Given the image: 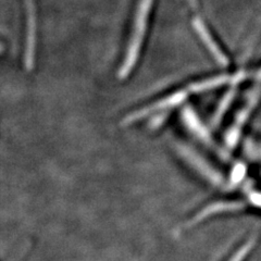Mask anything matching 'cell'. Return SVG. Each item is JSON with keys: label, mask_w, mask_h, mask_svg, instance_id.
<instances>
[{"label": "cell", "mask_w": 261, "mask_h": 261, "mask_svg": "<svg viewBox=\"0 0 261 261\" xmlns=\"http://www.w3.org/2000/svg\"><path fill=\"white\" fill-rule=\"evenodd\" d=\"M256 244V239L255 238H250L245 242L242 246L235 251V254L230 258L228 261H244L245 258L248 256L250 250L254 248Z\"/></svg>", "instance_id": "11"}, {"label": "cell", "mask_w": 261, "mask_h": 261, "mask_svg": "<svg viewBox=\"0 0 261 261\" xmlns=\"http://www.w3.org/2000/svg\"><path fill=\"white\" fill-rule=\"evenodd\" d=\"M238 89L239 85H230V88L227 89L226 93L220 99L218 107L214 112V116L211 118V125L214 127H217L221 124V122L225 117V113H227V111L232 107L235 97L238 95Z\"/></svg>", "instance_id": "9"}, {"label": "cell", "mask_w": 261, "mask_h": 261, "mask_svg": "<svg viewBox=\"0 0 261 261\" xmlns=\"http://www.w3.org/2000/svg\"><path fill=\"white\" fill-rule=\"evenodd\" d=\"M233 82V74L228 73H220V74L212 75L209 77L195 81L186 86L190 94H199L214 91L225 85H231Z\"/></svg>", "instance_id": "8"}, {"label": "cell", "mask_w": 261, "mask_h": 261, "mask_svg": "<svg viewBox=\"0 0 261 261\" xmlns=\"http://www.w3.org/2000/svg\"><path fill=\"white\" fill-rule=\"evenodd\" d=\"M247 207V202L241 199H226V200H219L216 202L208 203L207 206L203 207L201 210L193 216L189 221L186 222L187 227H192L196 224L202 222L203 220L209 219L212 216L222 215V214H230V212H238L245 210Z\"/></svg>", "instance_id": "5"}, {"label": "cell", "mask_w": 261, "mask_h": 261, "mask_svg": "<svg viewBox=\"0 0 261 261\" xmlns=\"http://www.w3.org/2000/svg\"><path fill=\"white\" fill-rule=\"evenodd\" d=\"M176 149L182 158H184L185 161L193 167L195 171H197L203 178L210 182V184L216 187H225L227 190V181H225L221 173L212 167L210 163H208L207 160L199 156L191 147L184 144H176Z\"/></svg>", "instance_id": "4"}, {"label": "cell", "mask_w": 261, "mask_h": 261, "mask_svg": "<svg viewBox=\"0 0 261 261\" xmlns=\"http://www.w3.org/2000/svg\"><path fill=\"white\" fill-rule=\"evenodd\" d=\"M254 80L256 82V84H261V67L255 72Z\"/></svg>", "instance_id": "14"}, {"label": "cell", "mask_w": 261, "mask_h": 261, "mask_svg": "<svg viewBox=\"0 0 261 261\" xmlns=\"http://www.w3.org/2000/svg\"><path fill=\"white\" fill-rule=\"evenodd\" d=\"M182 121L184 122L185 126L189 128L191 132L196 136L198 137L200 141H202L207 145H212V136L209 128L202 123V121L199 119L198 114L196 113V111L190 107V106H186L184 109L182 110L181 114Z\"/></svg>", "instance_id": "7"}, {"label": "cell", "mask_w": 261, "mask_h": 261, "mask_svg": "<svg viewBox=\"0 0 261 261\" xmlns=\"http://www.w3.org/2000/svg\"><path fill=\"white\" fill-rule=\"evenodd\" d=\"M246 174H247L246 166L241 162L236 163L231 171L230 177H228V179H227V190L238 187L243 182H245V177H246Z\"/></svg>", "instance_id": "10"}, {"label": "cell", "mask_w": 261, "mask_h": 261, "mask_svg": "<svg viewBox=\"0 0 261 261\" xmlns=\"http://www.w3.org/2000/svg\"><path fill=\"white\" fill-rule=\"evenodd\" d=\"M151 2L152 0H142V3L140 4V8H138L135 15L132 35H130L128 45L126 47L123 61H122L118 71L119 80H126L132 74V72L134 71L138 62V59H140L147 32V27H148Z\"/></svg>", "instance_id": "1"}, {"label": "cell", "mask_w": 261, "mask_h": 261, "mask_svg": "<svg viewBox=\"0 0 261 261\" xmlns=\"http://www.w3.org/2000/svg\"><path fill=\"white\" fill-rule=\"evenodd\" d=\"M245 150H246V152H247L249 157L261 160V144L251 142V141H247L246 142V148H245Z\"/></svg>", "instance_id": "13"}, {"label": "cell", "mask_w": 261, "mask_h": 261, "mask_svg": "<svg viewBox=\"0 0 261 261\" xmlns=\"http://www.w3.org/2000/svg\"><path fill=\"white\" fill-rule=\"evenodd\" d=\"M190 96V92L187 91V88L184 89H177V91L167 95L166 97L160 98V99L156 100L154 102L146 106L141 109H137L133 112L128 113L127 116L124 117L122 124L123 125H130L136 123L137 121H140L146 117H148L149 114H157L158 112H167L170 109H173L179 105H183L187 98Z\"/></svg>", "instance_id": "3"}, {"label": "cell", "mask_w": 261, "mask_h": 261, "mask_svg": "<svg viewBox=\"0 0 261 261\" xmlns=\"http://www.w3.org/2000/svg\"><path fill=\"white\" fill-rule=\"evenodd\" d=\"M261 100V84H256V86L248 93L245 102L242 107L236 112L233 119L232 124L228 126L224 134V142L227 149H233L239 145L242 133L245 125L251 118L252 113L257 109Z\"/></svg>", "instance_id": "2"}, {"label": "cell", "mask_w": 261, "mask_h": 261, "mask_svg": "<svg viewBox=\"0 0 261 261\" xmlns=\"http://www.w3.org/2000/svg\"><path fill=\"white\" fill-rule=\"evenodd\" d=\"M194 27L196 32L201 39V42L205 45V47L208 49V51L211 54L212 58L216 60V62L220 65V67H227L228 63V57L223 51V49L219 46V44L216 42L215 38L212 37L210 32L206 28L205 23H203L200 19L194 20Z\"/></svg>", "instance_id": "6"}, {"label": "cell", "mask_w": 261, "mask_h": 261, "mask_svg": "<svg viewBox=\"0 0 261 261\" xmlns=\"http://www.w3.org/2000/svg\"><path fill=\"white\" fill-rule=\"evenodd\" d=\"M246 201L251 207L261 210V190L249 187L246 193Z\"/></svg>", "instance_id": "12"}]
</instances>
